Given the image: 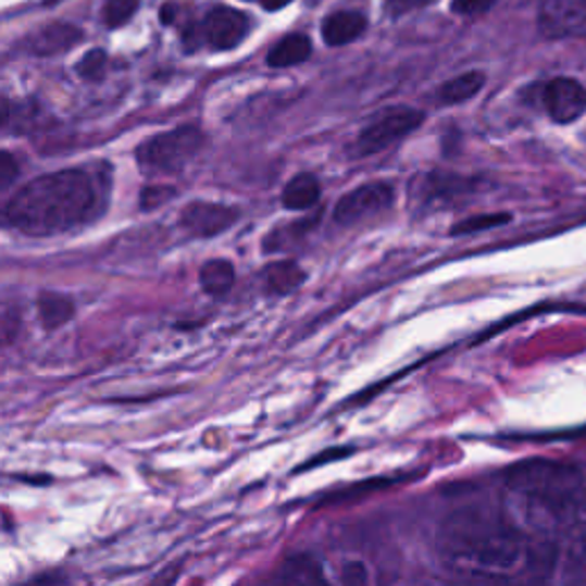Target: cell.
Returning <instances> with one entry per match:
<instances>
[{
    "mask_svg": "<svg viewBox=\"0 0 586 586\" xmlns=\"http://www.w3.org/2000/svg\"><path fill=\"white\" fill-rule=\"evenodd\" d=\"M105 64H108L105 53L97 49V51H90V53H85V55L80 58L76 72H78L80 78L92 80V83H95V80H101V78H103V74H105Z\"/></svg>",
    "mask_w": 586,
    "mask_h": 586,
    "instance_id": "cell-22",
    "label": "cell"
},
{
    "mask_svg": "<svg viewBox=\"0 0 586 586\" xmlns=\"http://www.w3.org/2000/svg\"><path fill=\"white\" fill-rule=\"evenodd\" d=\"M179 221L188 234L211 238L229 229L238 221V211L225 204L198 200L184 207Z\"/></svg>",
    "mask_w": 586,
    "mask_h": 586,
    "instance_id": "cell-11",
    "label": "cell"
},
{
    "mask_svg": "<svg viewBox=\"0 0 586 586\" xmlns=\"http://www.w3.org/2000/svg\"><path fill=\"white\" fill-rule=\"evenodd\" d=\"M366 30V18L360 12L341 10L323 18L321 37L328 47H346L351 41L360 39Z\"/></svg>",
    "mask_w": 586,
    "mask_h": 586,
    "instance_id": "cell-13",
    "label": "cell"
},
{
    "mask_svg": "<svg viewBox=\"0 0 586 586\" xmlns=\"http://www.w3.org/2000/svg\"><path fill=\"white\" fill-rule=\"evenodd\" d=\"M584 550H586V536H584Z\"/></svg>",
    "mask_w": 586,
    "mask_h": 586,
    "instance_id": "cell-29",
    "label": "cell"
},
{
    "mask_svg": "<svg viewBox=\"0 0 586 586\" xmlns=\"http://www.w3.org/2000/svg\"><path fill=\"white\" fill-rule=\"evenodd\" d=\"M202 147L204 134L198 126H179L145 140L136 149V161L151 175H175L200 154Z\"/></svg>",
    "mask_w": 586,
    "mask_h": 586,
    "instance_id": "cell-4",
    "label": "cell"
},
{
    "mask_svg": "<svg viewBox=\"0 0 586 586\" xmlns=\"http://www.w3.org/2000/svg\"><path fill=\"white\" fill-rule=\"evenodd\" d=\"M543 105L548 115L559 124H571L586 113V90L575 78L561 76L546 85L543 90Z\"/></svg>",
    "mask_w": 586,
    "mask_h": 586,
    "instance_id": "cell-9",
    "label": "cell"
},
{
    "mask_svg": "<svg viewBox=\"0 0 586 586\" xmlns=\"http://www.w3.org/2000/svg\"><path fill=\"white\" fill-rule=\"evenodd\" d=\"M433 3V0H385V10L389 16H403V14H410L415 10H422V8H428Z\"/></svg>",
    "mask_w": 586,
    "mask_h": 586,
    "instance_id": "cell-25",
    "label": "cell"
},
{
    "mask_svg": "<svg viewBox=\"0 0 586 586\" xmlns=\"http://www.w3.org/2000/svg\"><path fill=\"white\" fill-rule=\"evenodd\" d=\"M80 39H83V33L78 26L67 24V21H53V24H45L35 28L33 33H28L16 47L28 55L51 58V55L70 51Z\"/></svg>",
    "mask_w": 586,
    "mask_h": 586,
    "instance_id": "cell-10",
    "label": "cell"
},
{
    "mask_svg": "<svg viewBox=\"0 0 586 586\" xmlns=\"http://www.w3.org/2000/svg\"><path fill=\"white\" fill-rule=\"evenodd\" d=\"M538 28L548 39L582 33L586 28V0H540Z\"/></svg>",
    "mask_w": 586,
    "mask_h": 586,
    "instance_id": "cell-7",
    "label": "cell"
},
{
    "mask_svg": "<svg viewBox=\"0 0 586 586\" xmlns=\"http://www.w3.org/2000/svg\"><path fill=\"white\" fill-rule=\"evenodd\" d=\"M424 124V113L417 111V108L410 105H395L387 108L374 122L364 126L358 140H356V151L360 157H372L383 151L385 147L395 145L397 140L406 138L408 134L417 132V128Z\"/></svg>",
    "mask_w": 586,
    "mask_h": 586,
    "instance_id": "cell-5",
    "label": "cell"
},
{
    "mask_svg": "<svg viewBox=\"0 0 586 586\" xmlns=\"http://www.w3.org/2000/svg\"><path fill=\"white\" fill-rule=\"evenodd\" d=\"M252 3H259L264 10L269 12H275V10H282L285 5H289L291 0H252Z\"/></svg>",
    "mask_w": 586,
    "mask_h": 586,
    "instance_id": "cell-27",
    "label": "cell"
},
{
    "mask_svg": "<svg viewBox=\"0 0 586 586\" xmlns=\"http://www.w3.org/2000/svg\"><path fill=\"white\" fill-rule=\"evenodd\" d=\"M172 16H175V8H172V5L163 8V12H161V21H163V24H170Z\"/></svg>",
    "mask_w": 586,
    "mask_h": 586,
    "instance_id": "cell-28",
    "label": "cell"
},
{
    "mask_svg": "<svg viewBox=\"0 0 586 586\" xmlns=\"http://www.w3.org/2000/svg\"><path fill=\"white\" fill-rule=\"evenodd\" d=\"M55 3H58V0H55Z\"/></svg>",
    "mask_w": 586,
    "mask_h": 586,
    "instance_id": "cell-30",
    "label": "cell"
},
{
    "mask_svg": "<svg viewBox=\"0 0 586 586\" xmlns=\"http://www.w3.org/2000/svg\"><path fill=\"white\" fill-rule=\"evenodd\" d=\"M172 195H175V190H172V188L149 186L140 195V207H142V211H151V209H157V207L165 204L172 198Z\"/></svg>",
    "mask_w": 586,
    "mask_h": 586,
    "instance_id": "cell-23",
    "label": "cell"
},
{
    "mask_svg": "<svg viewBox=\"0 0 586 586\" xmlns=\"http://www.w3.org/2000/svg\"><path fill=\"white\" fill-rule=\"evenodd\" d=\"M101 190L85 170H60L21 186L3 209V223L28 236H53L95 221Z\"/></svg>",
    "mask_w": 586,
    "mask_h": 586,
    "instance_id": "cell-1",
    "label": "cell"
},
{
    "mask_svg": "<svg viewBox=\"0 0 586 586\" xmlns=\"http://www.w3.org/2000/svg\"><path fill=\"white\" fill-rule=\"evenodd\" d=\"M509 490L536 525H559L573 518L582 504L579 472L552 461L518 465L509 476Z\"/></svg>",
    "mask_w": 586,
    "mask_h": 586,
    "instance_id": "cell-3",
    "label": "cell"
},
{
    "mask_svg": "<svg viewBox=\"0 0 586 586\" xmlns=\"http://www.w3.org/2000/svg\"><path fill=\"white\" fill-rule=\"evenodd\" d=\"M440 552L456 571L504 577L525 563L527 540L504 513L486 507H463L442 523Z\"/></svg>",
    "mask_w": 586,
    "mask_h": 586,
    "instance_id": "cell-2",
    "label": "cell"
},
{
    "mask_svg": "<svg viewBox=\"0 0 586 586\" xmlns=\"http://www.w3.org/2000/svg\"><path fill=\"white\" fill-rule=\"evenodd\" d=\"M511 223L509 213H482V215H472V219H465L463 223H456L451 234L453 236H463V234H476V232H486L495 229L499 225Z\"/></svg>",
    "mask_w": 586,
    "mask_h": 586,
    "instance_id": "cell-21",
    "label": "cell"
},
{
    "mask_svg": "<svg viewBox=\"0 0 586 586\" xmlns=\"http://www.w3.org/2000/svg\"><path fill=\"white\" fill-rule=\"evenodd\" d=\"M234 266L227 259H211L200 271V285L209 296H225L234 287Z\"/></svg>",
    "mask_w": 586,
    "mask_h": 586,
    "instance_id": "cell-19",
    "label": "cell"
},
{
    "mask_svg": "<svg viewBox=\"0 0 586 586\" xmlns=\"http://www.w3.org/2000/svg\"><path fill=\"white\" fill-rule=\"evenodd\" d=\"M16 175H18V165L14 163L10 151H3V154H0V190H10Z\"/></svg>",
    "mask_w": 586,
    "mask_h": 586,
    "instance_id": "cell-26",
    "label": "cell"
},
{
    "mask_svg": "<svg viewBox=\"0 0 586 586\" xmlns=\"http://www.w3.org/2000/svg\"><path fill=\"white\" fill-rule=\"evenodd\" d=\"M269 586H331V584L325 579L316 559L308 554H296L282 563Z\"/></svg>",
    "mask_w": 586,
    "mask_h": 586,
    "instance_id": "cell-12",
    "label": "cell"
},
{
    "mask_svg": "<svg viewBox=\"0 0 586 586\" xmlns=\"http://www.w3.org/2000/svg\"><path fill=\"white\" fill-rule=\"evenodd\" d=\"M497 0H453L451 10L461 16H476V14H486Z\"/></svg>",
    "mask_w": 586,
    "mask_h": 586,
    "instance_id": "cell-24",
    "label": "cell"
},
{
    "mask_svg": "<svg viewBox=\"0 0 586 586\" xmlns=\"http://www.w3.org/2000/svg\"><path fill=\"white\" fill-rule=\"evenodd\" d=\"M250 33V18L232 8H213L202 24L204 41L215 51L236 49Z\"/></svg>",
    "mask_w": 586,
    "mask_h": 586,
    "instance_id": "cell-8",
    "label": "cell"
},
{
    "mask_svg": "<svg viewBox=\"0 0 586 586\" xmlns=\"http://www.w3.org/2000/svg\"><path fill=\"white\" fill-rule=\"evenodd\" d=\"M395 202V186L387 182H372L364 184L335 204V221L339 225H353L360 223L369 215H376Z\"/></svg>",
    "mask_w": 586,
    "mask_h": 586,
    "instance_id": "cell-6",
    "label": "cell"
},
{
    "mask_svg": "<svg viewBox=\"0 0 586 586\" xmlns=\"http://www.w3.org/2000/svg\"><path fill=\"white\" fill-rule=\"evenodd\" d=\"M302 279H306V273H302V269L296 262H277L264 271V285L269 294L277 296H287L296 291L302 285Z\"/></svg>",
    "mask_w": 586,
    "mask_h": 586,
    "instance_id": "cell-17",
    "label": "cell"
},
{
    "mask_svg": "<svg viewBox=\"0 0 586 586\" xmlns=\"http://www.w3.org/2000/svg\"><path fill=\"white\" fill-rule=\"evenodd\" d=\"M321 200V184L310 172L294 177L282 190V204L291 211L312 209Z\"/></svg>",
    "mask_w": 586,
    "mask_h": 586,
    "instance_id": "cell-15",
    "label": "cell"
},
{
    "mask_svg": "<svg viewBox=\"0 0 586 586\" xmlns=\"http://www.w3.org/2000/svg\"><path fill=\"white\" fill-rule=\"evenodd\" d=\"M140 0H105L101 18L108 28H120L128 24L138 12Z\"/></svg>",
    "mask_w": 586,
    "mask_h": 586,
    "instance_id": "cell-20",
    "label": "cell"
},
{
    "mask_svg": "<svg viewBox=\"0 0 586 586\" xmlns=\"http://www.w3.org/2000/svg\"><path fill=\"white\" fill-rule=\"evenodd\" d=\"M484 85H486V76L482 72H465L461 76L447 80L440 88L438 97L447 105L463 103V101L479 95L484 90Z\"/></svg>",
    "mask_w": 586,
    "mask_h": 586,
    "instance_id": "cell-18",
    "label": "cell"
},
{
    "mask_svg": "<svg viewBox=\"0 0 586 586\" xmlns=\"http://www.w3.org/2000/svg\"><path fill=\"white\" fill-rule=\"evenodd\" d=\"M37 308L41 323L47 331H55L60 325L67 323L74 316V300L70 296H62L55 291H45L37 298Z\"/></svg>",
    "mask_w": 586,
    "mask_h": 586,
    "instance_id": "cell-16",
    "label": "cell"
},
{
    "mask_svg": "<svg viewBox=\"0 0 586 586\" xmlns=\"http://www.w3.org/2000/svg\"><path fill=\"white\" fill-rule=\"evenodd\" d=\"M310 55H312V41L306 35H287L269 51L266 64L275 70H285L306 62Z\"/></svg>",
    "mask_w": 586,
    "mask_h": 586,
    "instance_id": "cell-14",
    "label": "cell"
}]
</instances>
